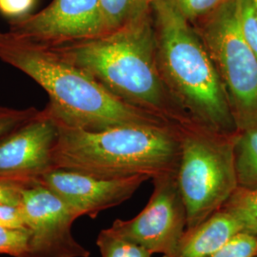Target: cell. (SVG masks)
I'll return each mask as SVG.
<instances>
[{"label": "cell", "mask_w": 257, "mask_h": 257, "mask_svg": "<svg viewBox=\"0 0 257 257\" xmlns=\"http://www.w3.org/2000/svg\"><path fill=\"white\" fill-rule=\"evenodd\" d=\"M153 0H100L108 34L151 10Z\"/></svg>", "instance_id": "cell-15"}, {"label": "cell", "mask_w": 257, "mask_h": 257, "mask_svg": "<svg viewBox=\"0 0 257 257\" xmlns=\"http://www.w3.org/2000/svg\"><path fill=\"white\" fill-rule=\"evenodd\" d=\"M29 230L27 257H89L90 251L73 235L74 212L55 193L39 182L29 185L21 203Z\"/></svg>", "instance_id": "cell-8"}, {"label": "cell", "mask_w": 257, "mask_h": 257, "mask_svg": "<svg viewBox=\"0 0 257 257\" xmlns=\"http://www.w3.org/2000/svg\"><path fill=\"white\" fill-rule=\"evenodd\" d=\"M257 235L240 231L208 257H256Z\"/></svg>", "instance_id": "cell-18"}, {"label": "cell", "mask_w": 257, "mask_h": 257, "mask_svg": "<svg viewBox=\"0 0 257 257\" xmlns=\"http://www.w3.org/2000/svg\"><path fill=\"white\" fill-rule=\"evenodd\" d=\"M56 123L55 168L105 179L140 175L153 179L177 172L180 160L178 128L159 123L89 131L57 120Z\"/></svg>", "instance_id": "cell-2"}, {"label": "cell", "mask_w": 257, "mask_h": 257, "mask_svg": "<svg viewBox=\"0 0 257 257\" xmlns=\"http://www.w3.org/2000/svg\"><path fill=\"white\" fill-rule=\"evenodd\" d=\"M35 182L0 177V204L20 206L23 200V193L29 185Z\"/></svg>", "instance_id": "cell-22"}, {"label": "cell", "mask_w": 257, "mask_h": 257, "mask_svg": "<svg viewBox=\"0 0 257 257\" xmlns=\"http://www.w3.org/2000/svg\"><path fill=\"white\" fill-rule=\"evenodd\" d=\"M191 23L211 15L225 0H168Z\"/></svg>", "instance_id": "cell-20"}, {"label": "cell", "mask_w": 257, "mask_h": 257, "mask_svg": "<svg viewBox=\"0 0 257 257\" xmlns=\"http://www.w3.org/2000/svg\"><path fill=\"white\" fill-rule=\"evenodd\" d=\"M154 191L146 207L132 219L113 221L109 230L153 254L169 253L187 229V210L177 172L152 179Z\"/></svg>", "instance_id": "cell-7"}, {"label": "cell", "mask_w": 257, "mask_h": 257, "mask_svg": "<svg viewBox=\"0 0 257 257\" xmlns=\"http://www.w3.org/2000/svg\"><path fill=\"white\" fill-rule=\"evenodd\" d=\"M178 130L177 182L190 229L219 211L237 189L234 150L238 132L222 134L186 123Z\"/></svg>", "instance_id": "cell-5"}, {"label": "cell", "mask_w": 257, "mask_h": 257, "mask_svg": "<svg viewBox=\"0 0 257 257\" xmlns=\"http://www.w3.org/2000/svg\"><path fill=\"white\" fill-rule=\"evenodd\" d=\"M58 135L56 120L46 108L0 139V177L25 182L53 170Z\"/></svg>", "instance_id": "cell-10"}, {"label": "cell", "mask_w": 257, "mask_h": 257, "mask_svg": "<svg viewBox=\"0 0 257 257\" xmlns=\"http://www.w3.org/2000/svg\"><path fill=\"white\" fill-rule=\"evenodd\" d=\"M254 3H255V6H256V11H257V0H254Z\"/></svg>", "instance_id": "cell-25"}, {"label": "cell", "mask_w": 257, "mask_h": 257, "mask_svg": "<svg viewBox=\"0 0 257 257\" xmlns=\"http://www.w3.org/2000/svg\"><path fill=\"white\" fill-rule=\"evenodd\" d=\"M38 111L36 108L12 109L0 106V139L35 117Z\"/></svg>", "instance_id": "cell-21"}, {"label": "cell", "mask_w": 257, "mask_h": 257, "mask_svg": "<svg viewBox=\"0 0 257 257\" xmlns=\"http://www.w3.org/2000/svg\"><path fill=\"white\" fill-rule=\"evenodd\" d=\"M96 245L101 257H152L153 255L147 248L121 238L109 229L102 230L99 232Z\"/></svg>", "instance_id": "cell-16"}, {"label": "cell", "mask_w": 257, "mask_h": 257, "mask_svg": "<svg viewBox=\"0 0 257 257\" xmlns=\"http://www.w3.org/2000/svg\"><path fill=\"white\" fill-rule=\"evenodd\" d=\"M37 0H0V15L11 20L24 19L32 14Z\"/></svg>", "instance_id": "cell-23"}, {"label": "cell", "mask_w": 257, "mask_h": 257, "mask_svg": "<svg viewBox=\"0 0 257 257\" xmlns=\"http://www.w3.org/2000/svg\"><path fill=\"white\" fill-rule=\"evenodd\" d=\"M157 63L170 94L195 124L222 134L238 132L218 70L191 22L168 0H153Z\"/></svg>", "instance_id": "cell-4"}, {"label": "cell", "mask_w": 257, "mask_h": 257, "mask_svg": "<svg viewBox=\"0 0 257 257\" xmlns=\"http://www.w3.org/2000/svg\"><path fill=\"white\" fill-rule=\"evenodd\" d=\"M29 230L26 227L0 226V253L13 257H27Z\"/></svg>", "instance_id": "cell-17"}, {"label": "cell", "mask_w": 257, "mask_h": 257, "mask_svg": "<svg viewBox=\"0 0 257 257\" xmlns=\"http://www.w3.org/2000/svg\"><path fill=\"white\" fill-rule=\"evenodd\" d=\"M199 36L216 66L237 131L257 127V57L239 25L236 0L206 17Z\"/></svg>", "instance_id": "cell-6"}, {"label": "cell", "mask_w": 257, "mask_h": 257, "mask_svg": "<svg viewBox=\"0 0 257 257\" xmlns=\"http://www.w3.org/2000/svg\"><path fill=\"white\" fill-rule=\"evenodd\" d=\"M149 179L150 176L142 175L105 179L55 168L38 182L60 197L78 217L88 215L95 218L101 211L127 201Z\"/></svg>", "instance_id": "cell-11"}, {"label": "cell", "mask_w": 257, "mask_h": 257, "mask_svg": "<svg viewBox=\"0 0 257 257\" xmlns=\"http://www.w3.org/2000/svg\"><path fill=\"white\" fill-rule=\"evenodd\" d=\"M9 25L12 34L49 47L108 34L100 0H53L45 9Z\"/></svg>", "instance_id": "cell-9"}, {"label": "cell", "mask_w": 257, "mask_h": 257, "mask_svg": "<svg viewBox=\"0 0 257 257\" xmlns=\"http://www.w3.org/2000/svg\"><path fill=\"white\" fill-rule=\"evenodd\" d=\"M221 210L237 221L241 231L257 235V188L237 187Z\"/></svg>", "instance_id": "cell-14"}, {"label": "cell", "mask_w": 257, "mask_h": 257, "mask_svg": "<svg viewBox=\"0 0 257 257\" xmlns=\"http://www.w3.org/2000/svg\"><path fill=\"white\" fill-rule=\"evenodd\" d=\"M0 60L39 84L50 97L45 108L65 125L100 131L164 123L160 116L115 96L51 47L0 31Z\"/></svg>", "instance_id": "cell-1"}, {"label": "cell", "mask_w": 257, "mask_h": 257, "mask_svg": "<svg viewBox=\"0 0 257 257\" xmlns=\"http://www.w3.org/2000/svg\"><path fill=\"white\" fill-rule=\"evenodd\" d=\"M236 7L242 36L257 57V11L254 0H236Z\"/></svg>", "instance_id": "cell-19"}, {"label": "cell", "mask_w": 257, "mask_h": 257, "mask_svg": "<svg viewBox=\"0 0 257 257\" xmlns=\"http://www.w3.org/2000/svg\"><path fill=\"white\" fill-rule=\"evenodd\" d=\"M51 48L123 101L158 116L168 112L150 11L105 36Z\"/></svg>", "instance_id": "cell-3"}, {"label": "cell", "mask_w": 257, "mask_h": 257, "mask_svg": "<svg viewBox=\"0 0 257 257\" xmlns=\"http://www.w3.org/2000/svg\"><path fill=\"white\" fill-rule=\"evenodd\" d=\"M0 226L26 227L20 206L0 204Z\"/></svg>", "instance_id": "cell-24"}, {"label": "cell", "mask_w": 257, "mask_h": 257, "mask_svg": "<svg viewBox=\"0 0 257 257\" xmlns=\"http://www.w3.org/2000/svg\"><path fill=\"white\" fill-rule=\"evenodd\" d=\"M234 158L238 187L257 188V127L238 132Z\"/></svg>", "instance_id": "cell-13"}, {"label": "cell", "mask_w": 257, "mask_h": 257, "mask_svg": "<svg viewBox=\"0 0 257 257\" xmlns=\"http://www.w3.org/2000/svg\"><path fill=\"white\" fill-rule=\"evenodd\" d=\"M257 257V256H256Z\"/></svg>", "instance_id": "cell-26"}, {"label": "cell", "mask_w": 257, "mask_h": 257, "mask_svg": "<svg viewBox=\"0 0 257 257\" xmlns=\"http://www.w3.org/2000/svg\"><path fill=\"white\" fill-rule=\"evenodd\" d=\"M240 231L237 221L220 209L197 226L186 229L175 248L163 257H208Z\"/></svg>", "instance_id": "cell-12"}]
</instances>
